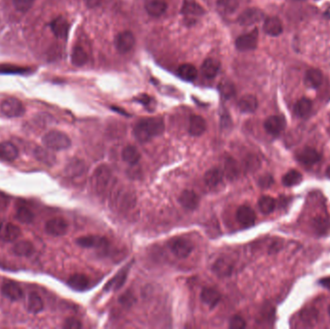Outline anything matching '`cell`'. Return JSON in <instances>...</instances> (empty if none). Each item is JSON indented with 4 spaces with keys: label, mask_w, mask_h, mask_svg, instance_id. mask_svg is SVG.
<instances>
[{
    "label": "cell",
    "mask_w": 330,
    "mask_h": 329,
    "mask_svg": "<svg viewBox=\"0 0 330 329\" xmlns=\"http://www.w3.org/2000/svg\"><path fill=\"white\" fill-rule=\"evenodd\" d=\"M164 129L165 125L161 118H144L136 123L133 128V134L139 142L146 143L153 138L162 134Z\"/></svg>",
    "instance_id": "cell-1"
},
{
    "label": "cell",
    "mask_w": 330,
    "mask_h": 329,
    "mask_svg": "<svg viewBox=\"0 0 330 329\" xmlns=\"http://www.w3.org/2000/svg\"><path fill=\"white\" fill-rule=\"evenodd\" d=\"M110 207L119 213H126L136 205V197L132 190L124 187L113 188L110 192Z\"/></svg>",
    "instance_id": "cell-2"
},
{
    "label": "cell",
    "mask_w": 330,
    "mask_h": 329,
    "mask_svg": "<svg viewBox=\"0 0 330 329\" xmlns=\"http://www.w3.org/2000/svg\"><path fill=\"white\" fill-rule=\"evenodd\" d=\"M112 172L107 165H100L94 172L92 177V184L95 191L103 195L111 189Z\"/></svg>",
    "instance_id": "cell-3"
},
{
    "label": "cell",
    "mask_w": 330,
    "mask_h": 329,
    "mask_svg": "<svg viewBox=\"0 0 330 329\" xmlns=\"http://www.w3.org/2000/svg\"><path fill=\"white\" fill-rule=\"evenodd\" d=\"M43 144L53 151H62L71 147L70 137L59 130H50L43 137Z\"/></svg>",
    "instance_id": "cell-4"
},
{
    "label": "cell",
    "mask_w": 330,
    "mask_h": 329,
    "mask_svg": "<svg viewBox=\"0 0 330 329\" xmlns=\"http://www.w3.org/2000/svg\"><path fill=\"white\" fill-rule=\"evenodd\" d=\"M0 110L3 115L9 118L21 117L25 113V108L22 103L16 98H8L0 105Z\"/></svg>",
    "instance_id": "cell-5"
},
{
    "label": "cell",
    "mask_w": 330,
    "mask_h": 329,
    "mask_svg": "<svg viewBox=\"0 0 330 329\" xmlns=\"http://www.w3.org/2000/svg\"><path fill=\"white\" fill-rule=\"evenodd\" d=\"M259 31L257 28L252 30L250 33L243 34L236 40V47L239 51H250L256 49L258 46Z\"/></svg>",
    "instance_id": "cell-6"
},
{
    "label": "cell",
    "mask_w": 330,
    "mask_h": 329,
    "mask_svg": "<svg viewBox=\"0 0 330 329\" xmlns=\"http://www.w3.org/2000/svg\"><path fill=\"white\" fill-rule=\"evenodd\" d=\"M114 44L116 49L120 53L125 54L129 52L133 48L135 45V37L130 31H123L117 34Z\"/></svg>",
    "instance_id": "cell-7"
},
{
    "label": "cell",
    "mask_w": 330,
    "mask_h": 329,
    "mask_svg": "<svg viewBox=\"0 0 330 329\" xmlns=\"http://www.w3.org/2000/svg\"><path fill=\"white\" fill-rule=\"evenodd\" d=\"M193 248V243L187 238H176L170 243L172 253L179 259L188 258L191 254Z\"/></svg>",
    "instance_id": "cell-8"
},
{
    "label": "cell",
    "mask_w": 330,
    "mask_h": 329,
    "mask_svg": "<svg viewBox=\"0 0 330 329\" xmlns=\"http://www.w3.org/2000/svg\"><path fill=\"white\" fill-rule=\"evenodd\" d=\"M296 158L299 162L310 166L319 162L322 158V155L312 147H305L297 152Z\"/></svg>",
    "instance_id": "cell-9"
},
{
    "label": "cell",
    "mask_w": 330,
    "mask_h": 329,
    "mask_svg": "<svg viewBox=\"0 0 330 329\" xmlns=\"http://www.w3.org/2000/svg\"><path fill=\"white\" fill-rule=\"evenodd\" d=\"M265 15L262 10L258 8H248L243 11L237 18V22L242 26H250L260 22Z\"/></svg>",
    "instance_id": "cell-10"
},
{
    "label": "cell",
    "mask_w": 330,
    "mask_h": 329,
    "mask_svg": "<svg viewBox=\"0 0 330 329\" xmlns=\"http://www.w3.org/2000/svg\"><path fill=\"white\" fill-rule=\"evenodd\" d=\"M264 127L268 134L278 136L286 127V120L283 116H270L265 121Z\"/></svg>",
    "instance_id": "cell-11"
},
{
    "label": "cell",
    "mask_w": 330,
    "mask_h": 329,
    "mask_svg": "<svg viewBox=\"0 0 330 329\" xmlns=\"http://www.w3.org/2000/svg\"><path fill=\"white\" fill-rule=\"evenodd\" d=\"M68 223L64 219L55 218L48 220L46 224V232L52 236H62L68 232Z\"/></svg>",
    "instance_id": "cell-12"
},
{
    "label": "cell",
    "mask_w": 330,
    "mask_h": 329,
    "mask_svg": "<svg viewBox=\"0 0 330 329\" xmlns=\"http://www.w3.org/2000/svg\"><path fill=\"white\" fill-rule=\"evenodd\" d=\"M77 243L84 248H104L109 245V240L101 235H85L79 237Z\"/></svg>",
    "instance_id": "cell-13"
},
{
    "label": "cell",
    "mask_w": 330,
    "mask_h": 329,
    "mask_svg": "<svg viewBox=\"0 0 330 329\" xmlns=\"http://www.w3.org/2000/svg\"><path fill=\"white\" fill-rule=\"evenodd\" d=\"M236 218L237 222L244 228H249L255 224L256 214L248 206H241L237 209Z\"/></svg>",
    "instance_id": "cell-14"
},
{
    "label": "cell",
    "mask_w": 330,
    "mask_h": 329,
    "mask_svg": "<svg viewBox=\"0 0 330 329\" xmlns=\"http://www.w3.org/2000/svg\"><path fill=\"white\" fill-rule=\"evenodd\" d=\"M20 235V230L12 223L0 224V242L15 241Z\"/></svg>",
    "instance_id": "cell-15"
},
{
    "label": "cell",
    "mask_w": 330,
    "mask_h": 329,
    "mask_svg": "<svg viewBox=\"0 0 330 329\" xmlns=\"http://www.w3.org/2000/svg\"><path fill=\"white\" fill-rule=\"evenodd\" d=\"M129 269H130V265L124 266L111 280L108 282V284L105 287V291L106 292H110V291L115 292V291L120 290L124 286V284H125V282L127 278Z\"/></svg>",
    "instance_id": "cell-16"
},
{
    "label": "cell",
    "mask_w": 330,
    "mask_h": 329,
    "mask_svg": "<svg viewBox=\"0 0 330 329\" xmlns=\"http://www.w3.org/2000/svg\"><path fill=\"white\" fill-rule=\"evenodd\" d=\"M50 28H51L52 33L55 35V37L59 39H66L69 34L70 25L66 18L62 16H58L51 21Z\"/></svg>",
    "instance_id": "cell-17"
},
{
    "label": "cell",
    "mask_w": 330,
    "mask_h": 329,
    "mask_svg": "<svg viewBox=\"0 0 330 329\" xmlns=\"http://www.w3.org/2000/svg\"><path fill=\"white\" fill-rule=\"evenodd\" d=\"M145 10L151 16L159 17L166 12L167 2L166 0H147Z\"/></svg>",
    "instance_id": "cell-18"
},
{
    "label": "cell",
    "mask_w": 330,
    "mask_h": 329,
    "mask_svg": "<svg viewBox=\"0 0 330 329\" xmlns=\"http://www.w3.org/2000/svg\"><path fill=\"white\" fill-rule=\"evenodd\" d=\"M264 31L266 34L271 37H277L283 32V24L279 17L270 16L267 17L264 22Z\"/></svg>",
    "instance_id": "cell-19"
},
{
    "label": "cell",
    "mask_w": 330,
    "mask_h": 329,
    "mask_svg": "<svg viewBox=\"0 0 330 329\" xmlns=\"http://www.w3.org/2000/svg\"><path fill=\"white\" fill-rule=\"evenodd\" d=\"M324 81L323 73L319 69H309L307 70L304 78L305 85L312 89H318Z\"/></svg>",
    "instance_id": "cell-20"
},
{
    "label": "cell",
    "mask_w": 330,
    "mask_h": 329,
    "mask_svg": "<svg viewBox=\"0 0 330 329\" xmlns=\"http://www.w3.org/2000/svg\"><path fill=\"white\" fill-rule=\"evenodd\" d=\"M2 295L12 301H17L23 298V291L18 284L9 282L3 285Z\"/></svg>",
    "instance_id": "cell-21"
},
{
    "label": "cell",
    "mask_w": 330,
    "mask_h": 329,
    "mask_svg": "<svg viewBox=\"0 0 330 329\" xmlns=\"http://www.w3.org/2000/svg\"><path fill=\"white\" fill-rule=\"evenodd\" d=\"M234 266L231 260L227 257H221L217 260L213 266V271L220 277H226L232 274Z\"/></svg>",
    "instance_id": "cell-22"
},
{
    "label": "cell",
    "mask_w": 330,
    "mask_h": 329,
    "mask_svg": "<svg viewBox=\"0 0 330 329\" xmlns=\"http://www.w3.org/2000/svg\"><path fill=\"white\" fill-rule=\"evenodd\" d=\"M86 171V164L83 160L79 158L72 159L66 166L65 172L67 176L71 178H76L82 176Z\"/></svg>",
    "instance_id": "cell-23"
},
{
    "label": "cell",
    "mask_w": 330,
    "mask_h": 329,
    "mask_svg": "<svg viewBox=\"0 0 330 329\" xmlns=\"http://www.w3.org/2000/svg\"><path fill=\"white\" fill-rule=\"evenodd\" d=\"M207 129L206 120L199 115H192L189 119V133L192 136H200Z\"/></svg>",
    "instance_id": "cell-24"
},
{
    "label": "cell",
    "mask_w": 330,
    "mask_h": 329,
    "mask_svg": "<svg viewBox=\"0 0 330 329\" xmlns=\"http://www.w3.org/2000/svg\"><path fill=\"white\" fill-rule=\"evenodd\" d=\"M179 201H180L181 205L185 209L192 211V210H195L198 207L200 199H199L198 195L194 191H192V190H185L181 194Z\"/></svg>",
    "instance_id": "cell-25"
},
{
    "label": "cell",
    "mask_w": 330,
    "mask_h": 329,
    "mask_svg": "<svg viewBox=\"0 0 330 329\" xmlns=\"http://www.w3.org/2000/svg\"><path fill=\"white\" fill-rule=\"evenodd\" d=\"M18 157L17 148L11 142L4 141L0 143V158L5 161H13Z\"/></svg>",
    "instance_id": "cell-26"
},
{
    "label": "cell",
    "mask_w": 330,
    "mask_h": 329,
    "mask_svg": "<svg viewBox=\"0 0 330 329\" xmlns=\"http://www.w3.org/2000/svg\"><path fill=\"white\" fill-rule=\"evenodd\" d=\"M182 14L189 17L200 16L205 14L202 6L193 0H185L182 7Z\"/></svg>",
    "instance_id": "cell-27"
},
{
    "label": "cell",
    "mask_w": 330,
    "mask_h": 329,
    "mask_svg": "<svg viewBox=\"0 0 330 329\" xmlns=\"http://www.w3.org/2000/svg\"><path fill=\"white\" fill-rule=\"evenodd\" d=\"M220 63L219 60L214 58L206 59L201 67V72L203 76L207 78H214L220 73Z\"/></svg>",
    "instance_id": "cell-28"
},
{
    "label": "cell",
    "mask_w": 330,
    "mask_h": 329,
    "mask_svg": "<svg viewBox=\"0 0 330 329\" xmlns=\"http://www.w3.org/2000/svg\"><path fill=\"white\" fill-rule=\"evenodd\" d=\"M223 181V173L219 168H213L206 172L204 176V183L209 188H216L220 187Z\"/></svg>",
    "instance_id": "cell-29"
},
{
    "label": "cell",
    "mask_w": 330,
    "mask_h": 329,
    "mask_svg": "<svg viewBox=\"0 0 330 329\" xmlns=\"http://www.w3.org/2000/svg\"><path fill=\"white\" fill-rule=\"evenodd\" d=\"M220 298H221V296H220V293L214 289V288H204L202 293H201V299L202 301L210 306L211 308H214L215 306H217V304L219 303L220 301Z\"/></svg>",
    "instance_id": "cell-30"
},
{
    "label": "cell",
    "mask_w": 330,
    "mask_h": 329,
    "mask_svg": "<svg viewBox=\"0 0 330 329\" xmlns=\"http://www.w3.org/2000/svg\"><path fill=\"white\" fill-rule=\"evenodd\" d=\"M237 107L242 113H253L258 109V100L254 95H245L238 101Z\"/></svg>",
    "instance_id": "cell-31"
},
{
    "label": "cell",
    "mask_w": 330,
    "mask_h": 329,
    "mask_svg": "<svg viewBox=\"0 0 330 329\" xmlns=\"http://www.w3.org/2000/svg\"><path fill=\"white\" fill-rule=\"evenodd\" d=\"M89 278L84 274H74L68 280V285L75 291L82 292L89 287Z\"/></svg>",
    "instance_id": "cell-32"
},
{
    "label": "cell",
    "mask_w": 330,
    "mask_h": 329,
    "mask_svg": "<svg viewBox=\"0 0 330 329\" xmlns=\"http://www.w3.org/2000/svg\"><path fill=\"white\" fill-rule=\"evenodd\" d=\"M122 158L124 159L125 162L130 164V165H135L139 162L141 158V155L139 151L134 147V146H126L124 148L122 152Z\"/></svg>",
    "instance_id": "cell-33"
},
{
    "label": "cell",
    "mask_w": 330,
    "mask_h": 329,
    "mask_svg": "<svg viewBox=\"0 0 330 329\" xmlns=\"http://www.w3.org/2000/svg\"><path fill=\"white\" fill-rule=\"evenodd\" d=\"M34 246L30 241L20 240L13 247V252L19 257H29L34 253Z\"/></svg>",
    "instance_id": "cell-34"
},
{
    "label": "cell",
    "mask_w": 330,
    "mask_h": 329,
    "mask_svg": "<svg viewBox=\"0 0 330 329\" xmlns=\"http://www.w3.org/2000/svg\"><path fill=\"white\" fill-rule=\"evenodd\" d=\"M312 107H313V105H312L311 100H309L307 98H302L299 101H298L297 104L295 105L294 112L298 117L305 118L310 114V112L312 110Z\"/></svg>",
    "instance_id": "cell-35"
},
{
    "label": "cell",
    "mask_w": 330,
    "mask_h": 329,
    "mask_svg": "<svg viewBox=\"0 0 330 329\" xmlns=\"http://www.w3.org/2000/svg\"><path fill=\"white\" fill-rule=\"evenodd\" d=\"M72 63L77 67H82L88 62V54L82 47L77 46L72 52Z\"/></svg>",
    "instance_id": "cell-36"
},
{
    "label": "cell",
    "mask_w": 330,
    "mask_h": 329,
    "mask_svg": "<svg viewBox=\"0 0 330 329\" xmlns=\"http://www.w3.org/2000/svg\"><path fill=\"white\" fill-rule=\"evenodd\" d=\"M178 74L183 79L188 81H193L194 79H196L198 76V71L191 64H184L179 67Z\"/></svg>",
    "instance_id": "cell-37"
},
{
    "label": "cell",
    "mask_w": 330,
    "mask_h": 329,
    "mask_svg": "<svg viewBox=\"0 0 330 329\" xmlns=\"http://www.w3.org/2000/svg\"><path fill=\"white\" fill-rule=\"evenodd\" d=\"M303 180V176L298 170H290L288 171L284 177L282 178V183L285 187H294L299 185Z\"/></svg>",
    "instance_id": "cell-38"
},
{
    "label": "cell",
    "mask_w": 330,
    "mask_h": 329,
    "mask_svg": "<svg viewBox=\"0 0 330 329\" xmlns=\"http://www.w3.org/2000/svg\"><path fill=\"white\" fill-rule=\"evenodd\" d=\"M34 156L37 158V160L47 164V165H52L55 162V157L54 155L49 152L47 149H44L42 147H38L34 150Z\"/></svg>",
    "instance_id": "cell-39"
},
{
    "label": "cell",
    "mask_w": 330,
    "mask_h": 329,
    "mask_svg": "<svg viewBox=\"0 0 330 329\" xmlns=\"http://www.w3.org/2000/svg\"><path fill=\"white\" fill-rule=\"evenodd\" d=\"M27 308L32 314H38L44 310V302L38 294L32 293L29 295Z\"/></svg>",
    "instance_id": "cell-40"
},
{
    "label": "cell",
    "mask_w": 330,
    "mask_h": 329,
    "mask_svg": "<svg viewBox=\"0 0 330 329\" xmlns=\"http://www.w3.org/2000/svg\"><path fill=\"white\" fill-rule=\"evenodd\" d=\"M258 206L262 214L269 215L275 210L276 203H275V200L271 196L265 195L259 199Z\"/></svg>",
    "instance_id": "cell-41"
},
{
    "label": "cell",
    "mask_w": 330,
    "mask_h": 329,
    "mask_svg": "<svg viewBox=\"0 0 330 329\" xmlns=\"http://www.w3.org/2000/svg\"><path fill=\"white\" fill-rule=\"evenodd\" d=\"M239 6V0H219L218 8L221 14L231 15L236 11Z\"/></svg>",
    "instance_id": "cell-42"
},
{
    "label": "cell",
    "mask_w": 330,
    "mask_h": 329,
    "mask_svg": "<svg viewBox=\"0 0 330 329\" xmlns=\"http://www.w3.org/2000/svg\"><path fill=\"white\" fill-rule=\"evenodd\" d=\"M318 317H319V312L315 308H306L300 313L301 321L309 327L315 326L317 324Z\"/></svg>",
    "instance_id": "cell-43"
},
{
    "label": "cell",
    "mask_w": 330,
    "mask_h": 329,
    "mask_svg": "<svg viewBox=\"0 0 330 329\" xmlns=\"http://www.w3.org/2000/svg\"><path fill=\"white\" fill-rule=\"evenodd\" d=\"M224 166H225L224 169H225L226 176H227L230 180H235V179L238 176L239 168H238V165H237L236 161L233 157H228L225 159Z\"/></svg>",
    "instance_id": "cell-44"
},
{
    "label": "cell",
    "mask_w": 330,
    "mask_h": 329,
    "mask_svg": "<svg viewBox=\"0 0 330 329\" xmlns=\"http://www.w3.org/2000/svg\"><path fill=\"white\" fill-rule=\"evenodd\" d=\"M219 90H220L221 96L226 100H229L236 95L235 85L232 82L227 81V80H224L220 83L219 85Z\"/></svg>",
    "instance_id": "cell-45"
},
{
    "label": "cell",
    "mask_w": 330,
    "mask_h": 329,
    "mask_svg": "<svg viewBox=\"0 0 330 329\" xmlns=\"http://www.w3.org/2000/svg\"><path fill=\"white\" fill-rule=\"evenodd\" d=\"M16 219L21 223L29 224L34 220V215L29 209H27L25 207H21L17 210L16 215Z\"/></svg>",
    "instance_id": "cell-46"
},
{
    "label": "cell",
    "mask_w": 330,
    "mask_h": 329,
    "mask_svg": "<svg viewBox=\"0 0 330 329\" xmlns=\"http://www.w3.org/2000/svg\"><path fill=\"white\" fill-rule=\"evenodd\" d=\"M30 70L28 68L15 66V65H9V64H2L0 65V74H24L29 72Z\"/></svg>",
    "instance_id": "cell-47"
},
{
    "label": "cell",
    "mask_w": 330,
    "mask_h": 329,
    "mask_svg": "<svg viewBox=\"0 0 330 329\" xmlns=\"http://www.w3.org/2000/svg\"><path fill=\"white\" fill-rule=\"evenodd\" d=\"M35 0H13L15 8L20 13H27L34 5Z\"/></svg>",
    "instance_id": "cell-48"
},
{
    "label": "cell",
    "mask_w": 330,
    "mask_h": 329,
    "mask_svg": "<svg viewBox=\"0 0 330 329\" xmlns=\"http://www.w3.org/2000/svg\"><path fill=\"white\" fill-rule=\"evenodd\" d=\"M329 226V222L323 218H317L313 221V227L319 234H325Z\"/></svg>",
    "instance_id": "cell-49"
},
{
    "label": "cell",
    "mask_w": 330,
    "mask_h": 329,
    "mask_svg": "<svg viewBox=\"0 0 330 329\" xmlns=\"http://www.w3.org/2000/svg\"><path fill=\"white\" fill-rule=\"evenodd\" d=\"M246 327L245 321L239 317V316H235L231 319L229 328L232 329H243Z\"/></svg>",
    "instance_id": "cell-50"
},
{
    "label": "cell",
    "mask_w": 330,
    "mask_h": 329,
    "mask_svg": "<svg viewBox=\"0 0 330 329\" xmlns=\"http://www.w3.org/2000/svg\"><path fill=\"white\" fill-rule=\"evenodd\" d=\"M63 328L66 329H80L82 328V325L79 320L75 318H69L65 321Z\"/></svg>",
    "instance_id": "cell-51"
},
{
    "label": "cell",
    "mask_w": 330,
    "mask_h": 329,
    "mask_svg": "<svg viewBox=\"0 0 330 329\" xmlns=\"http://www.w3.org/2000/svg\"><path fill=\"white\" fill-rule=\"evenodd\" d=\"M273 178L270 175H265L260 178L259 180V186L263 188H268L273 185Z\"/></svg>",
    "instance_id": "cell-52"
},
{
    "label": "cell",
    "mask_w": 330,
    "mask_h": 329,
    "mask_svg": "<svg viewBox=\"0 0 330 329\" xmlns=\"http://www.w3.org/2000/svg\"><path fill=\"white\" fill-rule=\"evenodd\" d=\"M120 301H121L122 303H124V304H127V305H128V304H130V302L133 301V297H132L129 293L125 294V295L121 298Z\"/></svg>",
    "instance_id": "cell-53"
},
{
    "label": "cell",
    "mask_w": 330,
    "mask_h": 329,
    "mask_svg": "<svg viewBox=\"0 0 330 329\" xmlns=\"http://www.w3.org/2000/svg\"><path fill=\"white\" fill-rule=\"evenodd\" d=\"M85 3L89 8H97L101 5L102 0H85Z\"/></svg>",
    "instance_id": "cell-54"
},
{
    "label": "cell",
    "mask_w": 330,
    "mask_h": 329,
    "mask_svg": "<svg viewBox=\"0 0 330 329\" xmlns=\"http://www.w3.org/2000/svg\"><path fill=\"white\" fill-rule=\"evenodd\" d=\"M319 284L323 287H325L326 289L330 290V277H326V278H322L319 281Z\"/></svg>",
    "instance_id": "cell-55"
},
{
    "label": "cell",
    "mask_w": 330,
    "mask_h": 329,
    "mask_svg": "<svg viewBox=\"0 0 330 329\" xmlns=\"http://www.w3.org/2000/svg\"><path fill=\"white\" fill-rule=\"evenodd\" d=\"M326 175H327L328 178H330V165L327 168V170H326Z\"/></svg>",
    "instance_id": "cell-56"
},
{
    "label": "cell",
    "mask_w": 330,
    "mask_h": 329,
    "mask_svg": "<svg viewBox=\"0 0 330 329\" xmlns=\"http://www.w3.org/2000/svg\"><path fill=\"white\" fill-rule=\"evenodd\" d=\"M329 314H330V307H329Z\"/></svg>",
    "instance_id": "cell-57"
}]
</instances>
